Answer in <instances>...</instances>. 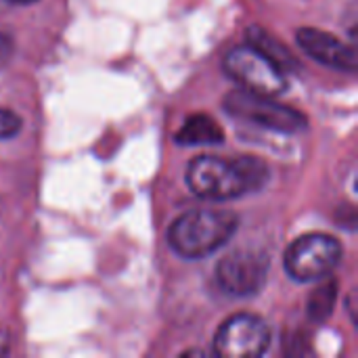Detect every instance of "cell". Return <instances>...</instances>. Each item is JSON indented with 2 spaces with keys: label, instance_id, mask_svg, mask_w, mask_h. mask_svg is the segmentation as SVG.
Returning <instances> with one entry per match:
<instances>
[{
  "label": "cell",
  "instance_id": "obj_13",
  "mask_svg": "<svg viewBox=\"0 0 358 358\" xmlns=\"http://www.w3.org/2000/svg\"><path fill=\"white\" fill-rule=\"evenodd\" d=\"M13 40L6 36V34H2L0 31V65H4L10 57H13Z\"/></svg>",
  "mask_w": 358,
  "mask_h": 358
},
{
  "label": "cell",
  "instance_id": "obj_10",
  "mask_svg": "<svg viewBox=\"0 0 358 358\" xmlns=\"http://www.w3.org/2000/svg\"><path fill=\"white\" fill-rule=\"evenodd\" d=\"M338 302V283L334 279H321L319 287L306 300V315L315 323H325L336 308Z\"/></svg>",
  "mask_w": 358,
  "mask_h": 358
},
{
  "label": "cell",
  "instance_id": "obj_2",
  "mask_svg": "<svg viewBox=\"0 0 358 358\" xmlns=\"http://www.w3.org/2000/svg\"><path fill=\"white\" fill-rule=\"evenodd\" d=\"M237 229L239 216L235 212L201 208L178 216L168 231V241L178 256L187 260H201L224 248Z\"/></svg>",
  "mask_w": 358,
  "mask_h": 358
},
{
  "label": "cell",
  "instance_id": "obj_7",
  "mask_svg": "<svg viewBox=\"0 0 358 358\" xmlns=\"http://www.w3.org/2000/svg\"><path fill=\"white\" fill-rule=\"evenodd\" d=\"M271 346L268 325L250 313L229 317L216 331L214 355L222 358H258Z\"/></svg>",
  "mask_w": 358,
  "mask_h": 358
},
{
  "label": "cell",
  "instance_id": "obj_5",
  "mask_svg": "<svg viewBox=\"0 0 358 358\" xmlns=\"http://www.w3.org/2000/svg\"><path fill=\"white\" fill-rule=\"evenodd\" d=\"M222 67L227 76L239 84V88L254 94L279 96L287 88L285 71L252 44L231 48L224 55Z\"/></svg>",
  "mask_w": 358,
  "mask_h": 358
},
{
  "label": "cell",
  "instance_id": "obj_4",
  "mask_svg": "<svg viewBox=\"0 0 358 358\" xmlns=\"http://www.w3.org/2000/svg\"><path fill=\"white\" fill-rule=\"evenodd\" d=\"M342 243L325 233H308L298 237L285 252L283 266L298 283H313L329 277L342 262Z\"/></svg>",
  "mask_w": 358,
  "mask_h": 358
},
{
  "label": "cell",
  "instance_id": "obj_8",
  "mask_svg": "<svg viewBox=\"0 0 358 358\" xmlns=\"http://www.w3.org/2000/svg\"><path fill=\"white\" fill-rule=\"evenodd\" d=\"M300 48L313 57L317 63L327 65L338 71L355 73L357 71V50L355 46L342 42L338 36L317 29V27H300L296 34Z\"/></svg>",
  "mask_w": 358,
  "mask_h": 358
},
{
  "label": "cell",
  "instance_id": "obj_1",
  "mask_svg": "<svg viewBox=\"0 0 358 358\" xmlns=\"http://www.w3.org/2000/svg\"><path fill=\"white\" fill-rule=\"evenodd\" d=\"M268 180V166L254 157H218L199 155L187 168L189 189L206 201H231L245 193L258 191Z\"/></svg>",
  "mask_w": 358,
  "mask_h": 358
},
{
  "label": "cell",
  "instance_id": "obj_14",
  "mask_svg": "<svg viewBox=\"0 0 358 358\" xmlns=\"http://www.w3.org/2000/svg\"><path fill=\"white\" fill-rule=\"evenodd\" d=\"M8 350H10V338H8V334L0 327V357H4Z\"/></svg>",
  "mask_w": 358,
  "mask_h": 358
},
{
  "label": "cell",
  "instance_id": "obj_11",
  "mask_svg": "<svg viewBox=\"0 0 358 358\" xmlns=\"http://www.w3.org/2000/svg\"><path fill=\"white\" fill-rule=\"evenodd\" d=\"M250 44L256 46L258 50H262L266 57H271L283 71L294 65V59L287 55V50L271 34H266L260 27H250Z\"/></svg>",
  "mask_w": 358,
  "mask_h": 358
},
{
  "label": "cell",
  "instance_id": "obj_12",
  "mask_svg": "<svg viewBox=\"0 0 358 358\" xmlns=\"http://www.w3.org/2000/svg\"><path fill=\"white\" fill-rule=\"evenodd\" d=\"M21 126H23V122L15 111L0 109V141L17 136L21 132Z\"/></svg>",
  "mask_w": 358,
  "mask_h": 358
},
{
  "label": "cell",
  "instance_id": "obj_15",
  "mask_svg": "<svg viewBox=\"0 0 358 358\" xmlns=\"http://www.w3.org/2000/svg\"><path fill=\"white\" fill-rule=\"evenodd\" d=\"M36 0H0V8H8V6H25L31 4Z\"/></svg>",
  "mask_w": 358,
  "mask_h": 358
},
{
  "label": "cell",
  "instance_id": "obj_6",
  "mask_svg": "<svg viewBox=\"0 0 358 358\" xmlns=\"http://www.w3.org/2000/svg\"><path fill=\"white\" fill-rule=\"evenodd\" d=\"M271 260L260 250L239 248L229 252L216 266L218 287L233 298H252L268 281Z\"/></svg>",
  "mask_w": 358,
  "mask_h": 358
},
{
  "label": "cell",
  "instance_id": "obj_9",
  "mask_svg": "<svg viewBox=\"0 0 358 358\" xmlns=\"http://www.w3.org/2000/svg\"><path fill=\"white\" fill-rule=\"evenodd\" d=\"M174 141L185 147H197V145H218L224 141V130L218 126V122L206 113H195L185 120V124L174 134Z\"/></svg>",
  "mask_w": 358,
  "mask_h": 358
},
{
  "label": "cell",
  "instance_id": "obj_3",
  "mask_svg": "<svg viewBox=\"0 0 358 358\" xmlns=\"http://www.w3.org/2000/svg\"><path fill=\"white\" fill-rule=\"evenodd\" d=\"M224 109L235 120L273 130L283 134H294L306 130V115L289 105L275 101V96L254 94L243 88H237L224 96Z\"/></svg>",
  "mask_w": 358,
  "mask_h": 358
}]
</instances>
